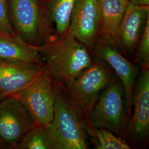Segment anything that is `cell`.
<instances>
[{
  "instance_id": "6da1fadb",
  "label": "cell",
  "mask_w": 149,
  "mask_h": 149,
  "mask_svg": "<svg viewBox=\"0 0 149 149\" xmlns=\"http://www.w3.org/2000/svg\"><path fill=\"white\" fill-rule=\"evenodd\" d=\"M40 53L48 73L59 82L79 74L94 61L85 45L69 32L50 36L42 46Z\"/></svg>"
},
{
  "instance_id": "7a4b0ae2",
  "label": "cell",
  "mask_w": 149,
  "mask_h": 149,
  "mask_svg": "<svg viewBox=\"0 0 149 149\" xmlns=\"http://www.w3.org/2000/svg\"><path fill=\"white\" fill-rule=\"evenodd\" d=\"M96 59L90 67L79 74L58 82L70 104L84 122L87 121L101 93L113 74V70L106 62Z\"/></svg>"
},
{
  "instance_id": "3957f363",
  "label": "cell",
  "mask_w": 149,
  "mask_h": 149,
  "mask_svg": "<svg viewBox=\"0 0 149 149\" xmlns=\"http://www.w3.org/2000/svg\"><path fill=\"white\" fill-rule=\"evenodd\" d=\"M53 82L56 93L54 117L46 126L52 149H87L84 122L70 104L60 85Z\"/></svg>"
},
{
  "instance_id": "277c9868",
  "label": "cell",
  "mask_w": 149,
  "mask_h": 149,
  "mask_svg": "<svg viewBox=\"0 0 149 149\" xmlns=\"http://www.w3.org/2000/svg\"><path fill=\"white\" fill-rule=\"evenodd\" d=\"M124 96L122 84L113 74L101 93L87 122L96 128L106 129L120 138L124 137L127 117Z\"/></svg>"
},
{
  "instance_id": "5b68a950",
  "label": "cell",
  "mask_w": 149,
  "mask_h": 149,
  "mask_svg": "<svg viewBox=\"0 0 149 149\" xmlns=\"http://www.w3.org/2000/svg\"><path fill=\"white\" fill-rule=\"evenodd\" d=\"M36 124L47 126L53 120L56 93L53 80L47 70L13 95Z\"/></svg>"
},
{
  "instance_id": "8992f818",
  "label": "cell",
  "mask_w": 149,
  "mask_h": 149,
  "mask_svg": "<svg viewBox=\"0 0 149 149\" xmlns=\"http://www.w3.org/2000/svg\"><path fill=\"white\" fill-rule=\"evenodd\" d=\"M12 24L27 43L42 46L50 37V28L41 15L39 0H10Z\"/></svg>"
},
{
  "instance_id": "52a82bcc",
  "label": "cell",
  "mask_w": 149,
  "mask_h": 149,
  "mask_svg": "<svg viewBox=\"0 0 149 149\" xmlns=\"http://www.w3.org/2000/svg\"><path fill=\"white\" fill-rule=\"evenodd\" d=\"M36 124L15 97L0 102V149H15L24 134Z\"/></svg>"
},
{
  "instance_id": "ba28073f",
  "label": "cell",
  "mask_w": 149,
  "mask_h": 149,
  "mask_svg": "<svg viewBox=\"0 0 149 149\" xmlns=\"http://www.w3.org/2000/svg\"><path fill=\"white\" fill-rule=\"evenodd\" d=\"M133 114L128 120L127 134L135 143L147 141L149 134V70L141 69L132 96Z\"/></svg>"
},
{
  "instance_id": "9c48e42d",
  "label": "cell",
  "mask_w": 149,
  "mask_h": 149,
  "mask_svg": "<svg viewBox=\"0 0 149 149\" xmlns=\"http://www.w3.org/2000/svg\"><path fill=\"white\" fill-rule=\"evenodd\" d=\"M97 58L106 62L116 74L122 84L125 98L127 117L130 116L132 109V96L138 73L136 65L129 62L119 52L115 45L101 39L95 47Z\"/></svg>"
},
{
  "instance_id": "30bf717a",
  "label": "cell",
  "mask_w": 149,
  "mask_h": 149,
  "mask_svg": "<svg viewBox=\"0 0 149 149\" xmlns=\"http://www.w3.org/2000/svg\"><path fill=\"white\" fill-rule=\"evenodd\" d=\"M47 70L45 64L0 59V92L4 97L13 96Z\"/></svg>"
},
{
  "instance_id": "8fae6325",
  "label": "cell",
  "mask_w": 149,
  "mask_h": 149,
  "mask_svg": "<svg viewBox=\"0 0 149 149\" xmlns=\"http://www.w3.org/2000/svg\"><path fill=\"white\" fill-rule=\"evenodd\" d=\"M100 21L98 0H77L68 32L86 47H92L96 43Z\"/></svg>"
},
{
  "instance_id": "7c38bea8",
  "label": "cell",
  "mask_w": 149,
  "mask_h": 149,
  "mask_svg": "<svg viewBox=\"0 0 149 149\" xmlns=\"http://www.w3.org/2000/svg\"><path fill=\"white\" fill-rule=\"evenodd\" d=\"M149 6L135 5L129 3L120 23L117 42L124 54L131 56L143 31L149 15Z\"/></svg>"
},
{
  "instance_id": "4fadbf2b",
  "label": "cell",
  "mask_w": 149,
  "mask_h": 149,
  "mask_svg": "<svg viewBox=\"0 0 149 149\" xmlns=\"http://www.w3.org/2000/svg\"><path fill=\"white\" fill-rule=\"evenodd\" d=\"M41 48L27 43L16 32H0V59L44 65Z\"/></svg>"
},
{
  "instance_id": "5bb4252c",
  "label": "cell",
  "mask_w": 149,
  "mask_h": 149,
  "mask_svg": "<svg viewBox=\"0 0 149 149\" xmlns=\"http://www.w3.org/2000/svg\"><path fill=\"white\" fill-rule=\"evenodd\" d=\"M129 3V0H98L101 39L116 45L119 27Z\"/></svg>"
},
{
  "instance_id": "9a60e30c",
  "label": "cell",
  "mask_w": 149,
  "mask_h": 149,
  "mask_svg": "<svg viewBox=\"0 0 149 149\" xmlns=\"http://www.w3.org/2000/svg\"><path fill=\"white\" fill-rule=\"evenodd\" d=\"M86 131L96 149H131L127 141L106 129L97 128L88 122H84Z\"/></svg>"
},
{
  "instance_id": "2e32d148",
  "label": "cell",
  "mask_w": 149,
  "mask_h": 149,
  "mask_svg": "<svg viewBox=\"0 0 149 149\" xmlns=\"http://www.w3.org/2000/svg\"><path fill=\"white\" fill-rule=\"evenodd\" d=\"M77 0H53L51 16L54 22L56 36H62L68 32L71 18Z\"/></svg>"
},
{
  "instance_id": "e0dca14e",
  "label": "cell",
  "mask_w": 149,
  "mask_h": 149,
  "mask_svg": "<svg viewBox=\"0 0 149 149\" xmlns=\"http://www.w3.org/2000/svg\"><path fill=\"white\" fill-rule=\"evenodd\" d=\"M15 149H53L46 126L35 125L24 134Z\"/></svg>"
},
{
  "instance_id": "ac0fdd59",
  "label": "cell",
  "mask_w": 149,
  "mask_h": 149,
  "mask_svg": "<svg viewBox=\"0 0 149 149\" xmlns=\"http://www.w3.org/2000/svg\"><path fill=\"white\" fill-rule=\"evenodd\" d=\"M140 39L138 52L135 59V63L140 65L141 69H149V15Z\"/></svg>"
},
{
  "instance_id": "d6986e66",
  "label": "cell",
  "mask_w": 149,
  "mask_h": 149,
  "mask_svg": "<svg viewBox=\"0 0 149 149\" xmlns=\"http://www.w3.org/2000/svg\"><path fill=\"white\" fill-rule=\"evenodd\" d=\"M7 0H0V32L13 33L15 31L10 21Z\"/></svg>"
},
{
  "instance_id": "ffe728a7",
  "label": "cell",
  "mask_w": 149,
  "mask_h": 149,
  "mask_svg": "<svg viewBox=\"0 0 149 149\" xmlns=\"http://www.w3.org/2000/svg\"><path fill=\"white\" fill-rule=\"evenodd\" d=\"M129 2L135 5L149 6V0H129Z\"/></svg>"
},
{
  "instance_id": "44dd1931",
  "label": "cell",
  "mask_w": 149,
  "mask_h": 149,
  "mask_svg": "<svg viewBox=\"0 0 149 149\" xmlns=\"http://www.w3.org/2000/svg\"><path fill=\"white\" fill-rule=\"evenodd\" d=\"M4 98V96L2 95V94L0 92V102L2 100V99Z\"/></svg>"
}]
</instances>
